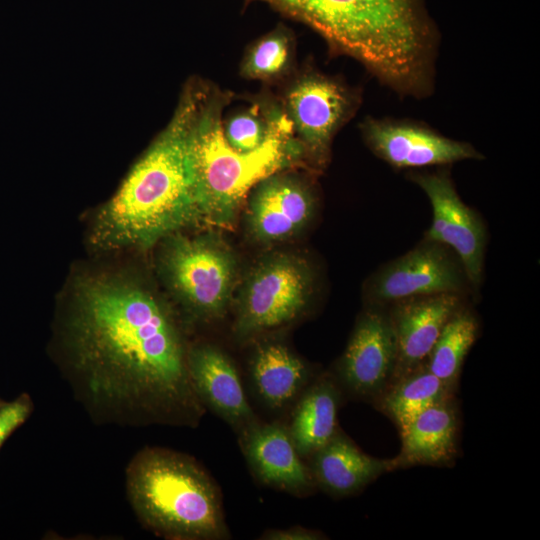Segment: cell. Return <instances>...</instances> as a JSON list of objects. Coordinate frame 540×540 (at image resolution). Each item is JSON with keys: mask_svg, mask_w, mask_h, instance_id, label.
<instances>
[{"mask_svg": "<svg viewBox=\"0 0 540 540\" xmlns=\"http://www.w3.org/2000/svg\"><path fill=\"white\" fill-rule=\"evenodd\" d=\"M325 538L322 532L302 526L270 529L265 531L260 537L263 540H320Z\"/></svg>", "mask_w": 540, "mask_h": 540, "instance_id": "obj_26", "label": "cell"}, {"mask_svg": "<svg viewBox=\"0 0 540 540\" xmlns=\"http://www.w3.org/2000/svg\"><path fill=\"white\" fill-rule=\"evenodd\" d=\"M410 179L432 206L433 218L424 239L450 248L460 259L472 291L477 292L483 280L487 244L483 220L461 200L446 172L413 173Z\"/></svg>", "mask_w": 540, "mask_h": 540, "instance_id": "obj_10", "label": "cell"}, {"mask_svg": "<svg viewBox=\"0 0 540 540\" xmlns=\"http://www.w3.org/2000/svg\"><path fill=\"white\" fill-rule=\"evenodd\" d=\"M188 371L204 407L237 433L258 421L233 361L221 349L209 344L193 347L188 351Z\"/></svg>", "mask_w": 540, "mask_h": 540, "instance_id": "obj_16", "label": "cell"}, {"mask_svg": "<svg viewBox=\"0 0 540 540\" xmlns=\"http://www.w3.org/2000/svg\"><path fill=\"white\" fill-rule=\"evenodd\" d=\"M166 278L179 299L198 317L224 314L234 286L236 262L213 238L177 236L163 260Z\"/></svg>", "mask_w": 540, "mask_h": 540, "instance_id": "obj_6", "label": "cell"}, {"mask_svg": "<svg viewBox=\"0 0 540 540\" xmlns=\"http://www.w3.org/2000/svg\"><path fill=\"white\" fill-rule=\"evenodd\" d=\"M32 406L27 395L0 405V447L29 417Z\"/></svg>", "mask_w": 540, "mask_h": 540, "instance_id": "obj_25", "label": "cell"}, {"mask_svg": "<svg viewBox=\"0 0 540 540\" xmlns=\"http://www.w3.org/2000/svg\"><path fill=\"white\" fill-rule=\"evenodd\" d=\"M228 95L207 88L189 134V158L201 222L229 226L252 188L305 154L288 129L249 153L233 149L223 133Z\"/></svg>", "mask_w": 540, "mask_h": 540, "instance_id": "obj_4", "label": "cell"}, {"mask_svg": "<svg viewBox=\"0 0 540 540\" xmlns=\"http://www.w3.org/2000/svg\"><path fill=\"white\" fill-rule=\"evenodd\" d=\"M310 457L316 487L333 497L357 494L381 475L395 471L392 458L364 453L340 429Z\"/></svg>", "mask_w": 540, "mask_h": 540, "instance_id": "obj_18", "label": "cell"}, {"mask_svg": "<svg viewBox=\"0 0 540 540\" xmlns=\"http://www.w3.org/2000/svg\"><path fill=\"white\" fill-rule=\"evenodd\" d=\"M465 302L463 295L441 293L387 306L397 344L392 380L426 363L444 326Z\"/></svg>", "mask_w": 540, "mask_h": 540, "instance_id": "obj_14", "label": "cell"}, {"mask_svg": "<svg viewBox=\"0 0 540 540\" xmlns=\"http://www.w3.org/2000/svg\"><path fill=\"white\" fill-rule=\"evenodd\" d=\"M313 286L311 269L291 256H274L260 263L242 290L234 330L238 337L281 327L306 308Z\"/></svg>", "mask_w": 540, "mask_h": 540, "instance_id": "obj_7", "label": "cell"}, {"mask_svg": "<svg viewBox=\"0 0 540 540\" xmlns=\"http://www.w3.org/2000/svg\"><path fill=\"white\" fill-rule=\"evenodd\" d=\"M281 107L304 153L324 164L335 133L350 116L349 93L335 80L310 72L287 87Z\"/></svg>", "mask_w": 540, "mask_h": 540, "instance_id": "obj_11", "label": "cell"}, {"mask_svg": "<svg viewBox=\"0 0 540 540\" xmlns=\"http://www.w3.org/2000/svg\"><path fill=\"white\" fill-rule=\"evenodd\" d=\"M399 434L401 449L392 458L394 470L452 466L459 455L460 414L456 396L428 407Z\"/></svg>", "mask_w": 540, "mask_h": 540, "instance_id": "obj_17", "label": "cell"}, {"mask_svg": "<svg viewBox=\"0 0 540 540\" xmlns=\"http://www.w3.org/2000/svg\"><path fill=\"white\" fill-rule=\"evenodd\" d=\"M68 322L72 360L92 400L147 422L196 426L205 413L170 311L147 288L111 275L84 277Z\"/></svg>", "mask_w": 540, "mask_h": 540, "instance_id": "obj_1", "label": "cell"}, {"mask_svg": "<svg viewBox=\"0 0 540 540\" xmlns=\"http://www.w3.org/2000/svg\"><path fill=\"white\" fill-rule=\"evenodd\" d=\"M246 222L250 235L262 243L284 241L304 229L316 210V198L301 179L275 172L249 192Z\"/></svg>", "mask_w": 540, "mask_h": 540, "instance_id": "obj_12", "label": "cell"}, {"mask_svg": "<svg viewBox=\"0 0 540 540\" xmlns=\"http://www.w3.org/2000/svg\"><path fill=\"white\" fill-rule=\"evenodd\" d=\"M472 292L457 255L450 248L425 239L384 264L367 285L369 304L381 306L421 296L441 293L466 296Z\"/></svg>", "mask_w": 540, "mask_h": 540, "instance_id": "obj_8", "label": "cell"}, {"mask_svg": "<svg viewBox=\"0 0 540 540\" xmlns=\"http://www.w3.org/2000/svg\"><path fill=\"white\" fill-rule=\"evenodd\" d=\"M449 387L423 364L393 379L372 404L402 430L428 407L455 397Z\"/></svg>", "mask_w": 540, "mask_h": 540, "instance_id": "obj_21", "label": "cell"}, {"mask_svg": "<svg viewBox=\"0 0 540 540\" xmlns=\"http://www.w3.org/2000/svg\"><path fill=\"white\" fill-rule=\"evenodd\" d=\"M317 31L400 92L427 77L430 20L421 0H253Z\"/></svg>", "mask_w": 540, "mask_h": 540, "instance_id": "obj_3", "label": "cell"}, {"mask_svg": "<svg viewBox=\"0 0 540 540\" xmlns=\"http://www.w3.org/2000/svg\"><path fill=\"white\" fill-rule=\"evenodd\" d=\"M250 375L256 393L273 409H280L298 397L311 380V370L288 346L267 342L257 347Z\"/></svg>", "mask_w": 540, "mask_h": 540, "instance_id": "obj_20", "label": "cell"}, {"mask_svg": "<svg viewBox=\"0 0 540 540\" xmlns=\"http://www.w3.org/2000/svg\"><path fill=\"white\" fill-rule=\"evenodd\" d=\"M362 132L370 149L398 169L446 165L481 158L467 143L412 124L368 119L362 125Z\"/></svg>", "mask_w": 540, "mask_h": 540, "instance_id": "obj_13", "label": "cell"}, {"mask_svg": "<svg viewBox=\"0 0 540 540\" xmlns=\"http://www.w3.org/2000/svg\"><path fill=\"white\" fill-rule=\"evenodd\" d=\"M294 54L292 37L277 28L255 41L245 53L240 73L252 80L274 81L289 72Z\"/></svg>", "mask_w": 540, "mask_h": 540, "instance_id": "obj_24", "label": "cell"}, {"mask_svg": "<svg viewBox=\"0 0 540 540\" xmlns=\"http://www.w3.org/2000/svg\"><path fill=\"white\" fill-rule=\"evenodd\" d=\"M479 331L478 317L465 303L444 326L427 358V368L456 390L464 360Z\"/></svg>", "mask_w": 540, "mask_h": 540, "instance_id": "obj_22", "label": "cell"}, {"mask_svg": "<svg viewBox=\"0 0 540 540\" xmlns=\"http://www.w3.org/2000/svg\"><path fill=\"white\" fill-rule=\"evenodd\" d=\"M223 133L229 145L240 153L253 152L270 137L292 129L281 106L254 103L223 121Z\"/></svg>", "mask_w": 540, "mask_h": 540, "instance_id": "obj_23", "label": "cell"}, {"mask_svg": "<svg viewBox=\"0 0 540 540\" xmlns=\"http://www.w3.org/2000/svg\"><path fill=\"white\" fill-rule=\"evenodd\" d=\"M397 344L387 306L368 305L358 317L335 373L343 394L373 404L390 384Z\"/></svg>", "mask_w": 540, "mask_h": 540, "instance_id": "obj_9", "label": "cell"}, {"mask_svg": "<svg viewBox=\"0 0 540 540\" xmlns=\"http://www.w3.org/2000/svg\"><path fill=\"white\" fill-rule=\"evenodd\" d=\"M127 491L140 520L158 535L182 540L230 537L218 487L186 455L161 448L142 451L128 469Z\"/></svg>", "mask_w": 540, "mask_h": 540, "instance_id": "obj_5", "label": "cell"}, {"mask_svg": "<svg viewBox=\"0 0 540 540\" xmlns=\"http://www.w3.org/2000/svg\"><path fill=\"white\" fill-rule=\"evenodd\" d=\"M2 404V402L0 401V405Z\"/></svg>", "mask_w": 540, "mask_h": 540, "instance_id": "obj_27", "label": "cell"}, {"mask_svg": "<svg viewBox=\"0 0 540 540\" xmlns=\"http://www.w3.org/2000/svg\"><path fill=\"white\" fill-rule=\"evenodd\" d=\"M343 391L332 374H323L302 391L287 428L301 457H310L337 433Z\"/></svg>", "mask_w": 540, "mask_h": 540, "instance_id": "obj_19", "label": "cell"}, {"mask_svg": "<svg viewBox=\"0 0 540 540\" xmlns=\"http://www.w3.org/2000/svg\"><path fill=\"white\" fill-rule=\"evenodd\" d=\"M238 434L245 459L260 482L294 495H305L316 488L287 428L257 421Z\"/></svg>", "mask_w": 540, "mask_h": 540, "instance_id": "obj_15", "label": "cell"}, {"mask_svg": "<svg viewBox=\"0 0 540 540\" xmlns=\"http://www.w3.org/2000/svg\"><path fill=\"white\" fill-rule=\"evenodd\" d=\"M207 87L191 84L162 133L133 166L116 194L99 211L93 246L148 248L201 222L189 158V134Z\"/></svg>", "mask_w": 540, "mask_h": 540, "instance_id": "obj_2", "label": "cell"}]
</instances>
